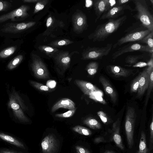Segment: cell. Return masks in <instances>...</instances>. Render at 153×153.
Here are the masks:
<instances>
[{
  "label": "cell",
  "mask_w": 153,
  "mask_h": 153,
  "mask_svg": "<svg viewBox=\"0 0 153 153\" xmlns=\"http://www.w3.org/2000/svg\"><path fill=\"white\" fill-rule=\"evenodd\" d=\"M124 15L116 19H109L105 23L97 25L94 31L88 36L93 42H102L115 32L127 19Z\"/></svg>",
  "instance_id": "cell-1"
},
{
  "label": "cell",
  "mask_w": 153,
  "mask_h": 153,
  "mask_svg": "<svg viewBox=\"0 0 153 153\" xmlns=\"http://www.w3.org/2000/svg\"><path fill=\"white\" fill-rule=\"evenodd\" d=\"M151 32L139 22L134 23L125 30L126 34L117 40L112 46V48H115L128 42H139Z\"/></svg>",
  "instance_id": "cell-2"
},
{
  "label": "cell",
  "mask_w": 153,
  "mask_h": 153,
  "mask_svg": "<svg viewBox=\"0 0 153 153\" xmlns=\"http://www.w3.org/2000/svg\"><path fill=\"white\" fill-rule=\"evenodd\" d=\"M136 13L133 17L145 28L153 31V16L151 13L146 0H132Z\"/></svg>",
  "instance_id": "cell-3"
},
{
  "label": "cell",
  "mask_w": 153,
  "mask_h": 153,
  "mask_svg": "<svg viewBox=\"0 0 153 153\" xmlns=\"http://www.w3.org/2000/svg\"><path fill=\"white\" fill-rule=\"evenodd\" d=\"M8 107L11 109L15 117L20 121L27 122L29 120L25 114L28 108L18 93L12 90L9 94Z\"/></svg>",
  "instance_id": "cell-4"
},
{
  "label": "cell",
  "mask_w": 153,
  "mask_h": 153,
  "mask_svg": "<svg viewBox=\"0 0 153 153\" xmlns=\"http://www.w3.org/2000/svg\"><path fill=\"white\" fill-rule=\"evenodd\" d=\"M112 47L111 43H108L101 47H88L82 53V58L84 60L101 59L109 54Z\"/></svg>",
  "instance_id": "cell-5"
},
{
  "label": "cell",
  "mask_w": 153,
  "mask_h": 153,
  "mask_svg": "<svg viewBox=\"0 0 153 153\" xmlns=\"http://www.w3.org/2000/svg\"><path fill=\"white\" fill-rule=\"evenodd\" d=\"M136 119L134 108L128 107L126 116L125 129L129 148L132 147L134 144L133 135Z\"/></svg>",
  "instance_id": "cell-6"
},
{
  "label": "cell",
  "mask_w": 153,
  "mask_h": 153,
  "mask_svg": "<svg viewBox=\"0 0 153 153\" xmlns=\"http://www.w3.org/2000/svg\"><path fill=\"white\" fill-rule=\"evenodd\" d=\"M31 67L34 76L39 79H46L49 77V73L46 65L40 57L32 54Z\"/></svg>",
  "instance_id": "cell-7"
},
{
  "label": "cell",
  "mask_w": 153,
  "mask_h": 153,
  "mask_svg": "<svg viewBox=\"0 0 153 153\" xmlns=\"http://www.w3.org/2000/svg\"><path fill=\"white\" fill-rule=\"evenodd\" d=\"M135 51H145L152 54L153 53V49H151L147 45L137 43H130L118 48L112 54V58L115 59L124 53Z\"/></svg>",
  "instance_id": "cell-8"
},
{
  "label": "cell",
  "mask_w": 153,
  "mask_h": 153,
  "mask_svg": "<svg viewBox=\"0 0 153 153\" xmlns=\"http://www.w3.org/2000/svg\"><path fill=\"white\" fill-rule=\"evenodd\" d=\"M30 7L26 5H23L7 13L0 16V23L3 22L8 20L16 21L17 19L20 20L26 18L29 16L27 11Z\"/></svg>",
  "instance_id": "cell-9"
},
{
  "label": "cell",
  "mask_w": 153,
  "mask_h": 153,
  "mask_svg": "<svg viewBox=\"0 0 153 153\" xmlns=\"http://www.w3.org/2000/svg\"><path fill=\"white\" fill-rule=\"evenodd\" d=\"M116 0H95L93 1L94 8L96 16L95 22L100 19L102 15L115 6Z\"/></svg>",
  "instance_id": "cell-10"
},
{
  "label": "cell",
  "mask_w": 153,
  "mask_h": 153,
  "mask_svg": "<svg viewBox=\"0 0 153 153\" xmlns=\"http://www.w3.org/2000/svg\"><path fill=\"white\" fill-rule=\"evenodd\" d=\"M72 20L73 30L76 33H82L88 27L86 16L80 10H77L73 14Z\"/></svg>",
  "instance_id": "cell-11"
},
{
  "label": "cell",
  "mask_w": 153,
  "mask_h": 153,
  "mask_svg": "<svg viewBox=\"0 0 153 153\" xmlns=\"http://www.w3.org/2000/svg\"><path fill=\"white\" fill-rule=\"evenodd\" d=\"M34 22L27 23H8L4 25L1 31L4 33H15L24 31L34 26Z\"/></svg>",
  "instance_id": "cell-12"
},
{
  "label": "cell",
  "mask_w": 153,
  "mask_h": 153,
  "mask_svg": "<svg viewBox=\"0 0 153 153\" xmlns=\"http://www.w3.org/2000/svg\"><path fill=\"white\" fill-rule=\"evenodd\" d=\"M127 10L131 12L133 11V9L128 4L115 6L103 14L100 17V19H117L123 14L125 11Z\"/></svg>",
  "instance_id": "cell-13"
},
{
  "label": "cell",
  "mask_w": 153,
  "mask_h": 153,
  "mask_svg": "<svg viewBox=\"0 0 153 153\" xmlns=\"http://www.w3.org/2000/svg\"><path fill=\"white\" fill-rule=\"evenodd\" d=\"M41 146L43 153H54L57 150L58 144L55 137L51 134L43 139Z\"/></svg>",
  "instance_id": "cell-14"
},
{
  "label": "cell",
  "mask_w": 153,
  "mask_h": 153,
  "mask_svg": "<svg viewBox=\"0 0 153 153\" xmlns=\"http://www.w3.org/2000/svg\"><path fill=\"white\" fill-rule=\"evenodd\" d=\"M56 64L59 67L65 70L68 68L71 61V55L69 52L63 51L57 53L53 56Z\"/></svg>",
  "instance_id": "cell-15"
},
{
  "label": "cell",
  "mask_w": 153,
  "mask_h": 153,
  "mask_svg": "<svg viewBox=\"0 0 153 153\" xmlns=\"http://www.w3.org/2000/svg\"><path fill=\"white\" fill-rule=\"evenodd\" d=\"M139 86L137 97H140L148 89L149 81V75L146 68L140 74Z\"/></svg>",
  "instance_id": "cell-16"
},
{
  "label": "cell",
  "mask_w": 153,
  "mask_h": 153,
  "mask_svg": "<svg viewBox=\"0 0 153 153\" xmlns=\"http://www.w3.org/2000/svg\"><path fill=\"white\" fill-rule=\"evenodd\" d=\"M99 81L106 93L110 97L112 101L114 103H115L117 99V94L109 82L102 76L100 77Z\"/></svg>",
  "instance_id": "cell-17"
},
{
  "label": "cell",
  "mask_w": 153,
  "mask_h": 153,
  "mask_svg": "<svg viewBox=\"0 0 153 153\" xmlns=\"http://www.w3.org/2000/svg\"><path fill=\"white\" fill-rule=\"evenodd\" d=\"M108 71L115 76L126 77L131 74L133 70L127 69L121 66L109 65L107 66Z\"/></svg>",
  "instance_id": "cell-18"
},
{
  "label": "cell",
  "mask_w": 153,
  "mask_h": 153,
  "mask_svg": "<svg viewBox=\"0 0 153 153\" xmlns=\"http://www.w3.org/2000/svg\"><path fill=\"white\" fill-rule=\"evenodd\" d=\"M74 83L85 94L88 96L92 92L99 90L92 83L84 80L76 79Z\"/></svg>",
  "instance_id": "cell-19"
},
{
  "label": "cell",
  "mask_w": 153,
  "mask_h": 153,
  "mask_svg": "<svg viewBox=\"0 0 153 153\" xmlns=\"http://www.w3.org/2000/svg\"><path fill=\"white\" fill-rule=\"evenodd\" d=\"M60 108L69 110L76 108L74 103L71 99L67 98L61 99L56 103L52 107L51 112H53Z\"/></svg>",
  "instance_id": "cell-20"
},
{
  "label": "cell",
  "mask_w": 153,
  "mask_h": 153,
  "mask_svg": "<svg viewBox=\"0 0 153 153\" xmlns=\"http://www.w3.org/2000/svg\"><path fill=\"white\" fill-rule=\"evenodd\" d=\"M119 120H118L113 125V139L117 146L122 150L124 149L122 138L120 133Z\"/></svg>",
  "instance_id": "cell-21"
},
{
  "label": "cell",
  "mask_w": 153,
  "mask_h": 153,
  "mask_svg": "<svg viewBox=\"0 0 153 153\" xmlns=\"http://www.w3.org/2000/svg\"><path fill=\"white\" fill-rule=\"evenodd\" d=\"M0 138L4 140L17 147L25 149L24 144L15 138L3 133H0Z\"/></svg>",
  "instance_id": "cell-22"
},
{
  "label": "cell",
  "mask_w": 153,
  "mask_h": 153,
  "mask_svg": "<svg viewBox=\"0 0 153 153\" xmlns=\"http://www.w3.org/2000/svg\"><path fill=\"white\" fill-rule=\"evenodd\" d=\"M149 75V81L148 88V91L145 101V105H146L153 87V66H148L146 68Z\"/></svg>",
  "instance_id": "cell-23"
},
{
  "label": "cell",
  "mask_w": 153,
  "mask_h": 153,
  "mask_svg": "<svg viewBox=\"0 0 153 153\" xmlns=\"http://www.w3.org/2000/svg\"><path fill=\"white\" fill-rule=\"evenodd\" d=\"M148 150L146 135L144 132L142 131L141 134L139 149L136 153H148Z\"/></svg>",
  "instance_id": "cell-24"
},
{
  "label": "cell",
  "mask_w": 153,
  "mask_h": 153,
  "mask_svg": "<svg viewBox=\"0 0 153 153\" xmlns=\"http://www.w3.org/2000/svg\"><path fill=\"white\" fill-rule=\"evenodd\" d=\"M83 123L91 128L94 129H100L101 128L100 123L96 119L93 118H87L84 120Z\"/></svg>",
  "instance_id": "cell-25"
},
{
  "label": "cell",
  "mask_w": 153,
  "mask_h": 153,
  "mask_svg": "<svg viewBox=\"0 0 153 153\" xmlns=\"http://www.w3.org/2000/svg\"><path fill=\"white\" fill-rule=\"evenodd\" d=\"M38 48L42 52L50 57L53 56L59 51L56 48L46 45L40 46L38 47Z\"/></svg>",
  "instance_id": "cell-26"
},
{
  "label": "cell",
  "mask_w": 153,
  "mask_h": 153,
  "mask_svg": "<svg viewBox=\"0 0 153 153\" xmlns=\"http://www.w3.org/2000/svg\"><path fill=\"white\" fill-rule=\"evenodd\" d=\"M103 94L100 90L92 92L89 96V97L96 102H99L103 104H105L106 102L102 98Z\"/></svg>",
  "instance_id": "cell-27"
},
{
  "label": "cell",
  "mask_w": 153,
  "mask_h": 153,
  "mask_svg": "<svg viewBox=\"0 0 153 153\" xmlns=\"http://www.w3.org/2000/svg\"><path fill=\"white\" fill-rule=\"evenodd\" d=\"M23 58L22 55H19L13 58L8 64L7 68L10 70L16 68L21 62Z\"/></svg>",
  "instance_id": "cell-28"
},
{
  "label": "cell",
  "mask_w": 153,
  "mask_h": 153,
  "mask_svg": "<svg viewBox=\"0 0 153 153\" xmlns=\"http://www.w3.org/2000/svg\"><path fill=\"white\" fill-rule=\"evenodd\" d=\"M143 58L142 55H129L125 59V62L128 64V66H131L138 62V61Z\"/></svg>",
  "instance_id": "cell-29"
},
{
  "label": "cell",
  "mask_w": 153,
  "mask_h": 153,
  "mask_svg": "<svg viewBox=\"0 0 153 153\" xmlns=\"http://www.w3.org/2000/svg\"><path fill=\"white\" fill-rule=\"evenodd\" d=\"M98 67V62H92L88 64L86 69L89 74L92 75L96 73Z\"/></svg>",
  "instance_id": "cell-30"
},
{
  "label": "cell",
  "mask_w": 153,
  "mask_h": 153,
  "mask_svg": "<svg viewBox=\"0 0 153 153\" xmlns=\"http://www.w3.org/2000/svg\"><path fill=\"white\" fill-rule=\"evenodd\" d=\"M153 31L151 32L138 42L146 44L150 48L153 49Z\"/></svg>",
  "instance_id": "cell-31"
},
{
  "label": "cell",
  "mask_w": 153,
  "mask_h": 153,
  "mask_svg": "<svg viewBox=\"0 0 153 153\" xmlns=\"http://www.w3.org/2000/svg\"><path fill=\"white\" fill-rule=\"evenodd\" d=\"M75 132L85 136L90 135L92 134L91 131L89 129L80 126H76L72 128Z\"/></svg>",
  "instance_id": "cell-32"
},
{
  "label": "cell",
  "mask_w": 153,
  "mask_h": 153,
  "mask_svg": "<svg viewBox=\"0 0 153 153\" xmlns=\"http://www.w3.org/2000/svg\"><path fill=\"white\" fill-rule=\"evenodd\" d=\"M16 49V46H11L6 48L0 52V57L5 58L12 55Z\"/></svg>",
  "instance_id": "cell-33"
},
{
  "label": "cell",
  "mask_w": 153,
  "mask_h": 153,
  "mask_svg": "<svg viewBox=\"0 0 153 153\" xmlns=\"http://www.w3.org/2000/svg\"><path fill=\"white\" fill-rule=\"evenodd\" d=\"M73 43V42L66 39H63L53 41L49 45L54 47L67 45Z\"/></svg>",
  "instance_id": "cell-34"
},
{
  "label": "cell",
  "mask_w": 153,
  "mask_h": 153,
  "mask_svg": "<svg viewBox=\"0 0 153 153\" xmlns=\"http://www.w3.org/2000/svg\"><path fill=\"white\" fill-rule=\"evenodd\" d=\"M29 82L31 85L40 91H50V89L47 86L42 83L33 80H30Z\"/></svg>",
  "instance_id": "cell-35"
},
{
  "label": "cell",
  "mask_w": 153,
  "mask_h": 153,
  "mask_svg": "<svg viewBox=\"0 0 153 153\" xmlns=\"http://www.w3.org/2000/svg\"><path fill=\"white\" fill-rule=\"evenodd\" d=\"M48 2V0H39L36 4L34 13H35L42 10Z\"/></svg>",
  "instance_id": "cell-36"
},
{
  "label": "cell",
  "mask_w": 153,
  "mask_h": 153,
  "mask_svg": "<svg viewBox=\"0 0 153 153\" xmlns=\"http://www.w3.org/2000/svg\"><path fill=\"white\" fill-rule=\"evenodd\" d=\"M139 74L133 80L131 85L130 90L131 93L137 92L139 86Z\"/></svg>",
  "instance_id": "cell-37"
},
{
  "label": "cell",
  "mask_w": 153,
  "mask_h": 153,
  "mask_svg": "<svg viewBox=\"0 0 153 153\" xmlns=\"http://www.w3.org/2000/svg\"><path fill=\"white\" fill-rule=\"evenodd\" d=\"M76 111V108L70 110L67 112L62 114H57L55 115L56 117L59 118H68L72 117Z\"/></svg>",
  "instance_id": "cell-38"
},
{
  "label": "cell",
  "mask_w": 153,
  "mask_h": 153,
  "mask_svg": "<svg viewBox=\"0 0 153 153\" xmlns=\"http://www.w3.org/2000/svg\"><path fill=\"white\" fill-rule=\"evenodd\" d=\"M11 3L6 1L0 0V12L7 10L10 7Z\"/></svg>",
  "instance_id": "cell-39"
},
{
  "label": "cell",
  "mask_w": 153,
  "mask_h": 153,
  "mask_svg": "<svg viewBox=\"0 0 153 153\" xmlns=\"http://www.w3.org/2000/svg\"><path fill=\"white\" fill-rule=\"evenodd\" d=\"M150 137L149 140V150H151L153 148V118L152 116L151 123L150 125Z\"/></svg>",
  "instance_id": "cell-40"
},
{
  "label": "cell",
  "mask_w": 153,
  "mask_h": 153,
  "mask_svg": "<svg viewBox=\"0 0 153 153\" xmlns=\"http://www.w3.org/2000/svg\"><path fill=\"white\" fill-rule=\"evenodd\" d=\"M97 114L102 122L106 124L108 121V118L105 113L102 111H100L97 112Z\"/></svg>",
  "instance_id": "cell-41"
},
{
  "label": "cell",
  "mask_w": 153,
  "mask_h": 153,
  "mask_svg": "<svg viewBox=\"0 0 153 153\" xmlns=\"http://www.w3.org/2000/svg\"><path fill=\"white\" fill-rule=\"evenodd\" d=\"M75 149L77 153H90L86 149L79 146H76Z\"/></svg>",
  "instance_id": "cell-42"
},
{
  "label": "cell",
  "mask_w": 153,
  "mask_h": 153,
  "mask_svg": "<svg viewBox=\"0 0 153 153\" xmlns=\"http://www.w3.org/2000/svg\"><path fill=\"white\" fill-rule=\"evenodd\" d=\"M56 82L54 80H50L48 81L46 83V86L49 88H53L56 86Z\"/></svg>",
  "instance_id": "cell-43"
},
{
  "label": "cell",
  "mask_w": 153,
  "mask_h": 153,
  "mask_svg": "<svg viewBox=\"0 0 153 153\" xmlns=\"http://www.w3.org/2000/svg\"><path fill=\"white\" fill-rule=\"evenodd\" d=\"M133 67L142 68L148 66L147 63L145 62H139L131 66Z\"/></svg>",
  "instance_id": "cell-44"
},
{
  "label": "cell",
  "mask_w": 153,
  "mask_h": 153,
  "mask_svg": "<svg viewBox=\"0 0 153 153\" xmlns=\"http://www.w3.org/2000/svg\"><path fill=\"white\" fill-rule=\"evenodd\" d=\"M132 1V0H117L116 4L115 6L121 5H122L127 4L130 1Z\"/></svg>",
  "instance_id": "cell-45"
},
{
  "label": "cell",
  "mask_w": 153,
  "mask_h": 153,
  "mask_svg": "<svg viewBox=\"0 0 153 153\" xmlns=\"http://www.w3.org/2000/svg\"><path fill=\"white\" fill-rule=\"evenodd\" d=\"M54 22V19L52 17L50 16L48 18L46 22V26L48 28H49Z\"/></svg>",
  "instance_id": "cell-46"
},
{
  "label": "cell",
  "mask_w": 153,
  "mask_h": 153,
  "mask_svg": "<svg viewBox=\"0 0 153 153\" xmlns=\"http://www.w3.org/2000/svg\"><path fill=\"white\" fill-rule=\"evenodd\" d=\"M39 0H23L22 1L24 3H35L37 2Z\"/></svg>",
  "instance_id": "cell-47"
},
{
  "label": "cell",
  "mask_w": 153,
  "mask_h": 153,
  "mask_svg": "<svg viewBox=\"0 0 153 153\" xmlns=\"http://www.w3.org/2000/svg\"><path fill=\"white\" fill-rule=\"evenodd\" d=\"M0 153H16L14 152L7 150H2L0 152Z\"/></svg>",
  "instance_id": "cell-48"
},
{
  "label": "cell",
  "mask_w": 153,
  "mask_h": 153,
  "mask_svg": "<svg viewBox=\"0 0 153 153\" xmlns=\"http://www.w3.org/2000/svg\"><path fill=\"white\" fill-rule=\"evenodd\" d=\"M100 137H98L96 138L95 140V142L96 143H99L103 141V139L102 138L101 139L99 140Z\"/></svg>",
  "instance_id": "cell-49"
},
{
  "label": "cell",
  "mask_w": 153,
  "mask_h": 153,
  "mask_svg": "<svg viewBox=\"0 0 153 153\" xmlns=\"http://www.w3.org/2000/svg\"><path fill=\"white\" fill-rule=\"evenodd\" d=\"M104 153H115L114 152L112 151H106Z\"/></svg>",
  "instance_id": "cell-50"
},
{
  "label": "cell",
  "mask_w": 153,
  "mask_h": 153,
  "mask_svg": "<svg viewBox=\"0 0 153 153\" xmlns=\"http://www.w3.org/2000/svg\"><path fill=\"white\" fill-rule=\"evenodd\" d=\"M150 1L151 2L152 4H153V0H150Z\"/></svg>",
  "instance_id": "cell-51"
}]
</instances>
